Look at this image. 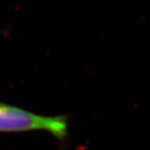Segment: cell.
<instances>
[{"label":"cell","instance_id":"cell-1","mask_svg":"<svg viewBox=\"0 0 150 150\" xmlns=\"http://www.w3.org/2000/svg\"><path fill=\"white\" fill-rule=\"evenodd\" d=\"M43 131L59 140L68 136V121L65 116H43L28 110L0 103V133H23Z\"/></svg>","mask_w":150,"mask_h":150}]
</instances>
